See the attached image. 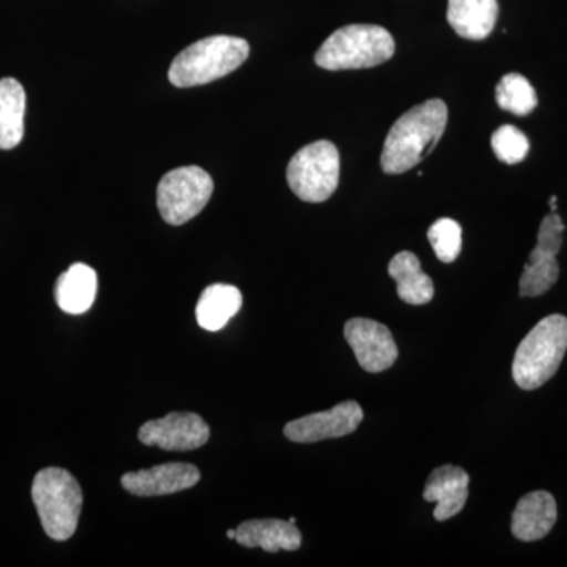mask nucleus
Listing matches in <instances>:
<instances>
[{
    "mask_svg": "<svg viewBox=\"0 0 567 567\" xmlns=\"http://www.w3.org/2000/svg\"><path fill=\"white\" fill-rule=\"evenodd\" d=\"M427 238L435 256L443 264L454 262L462 251V227L454 219L442 218L432 224L427 230Z\"/></svg>",
    "mask_w": 567,
    "mask_h": 567,
    "instance_id": "4be33fe9",
    "label": "nucleus"
},
{
    "mask_svg": "<svg viewBox=\"0 0 567 567\" xmlns=\"http://www.w3.org/2000/svg\"><path fill=\"white\" fill-rule=\"evenodd\" d=\"M557 196H551L550 197V208H551V213H555L557 212Z\"/></svg>",
    "mask_w": 567,
    "mask_h": 567,
    "instance_id": "b1692460",
    "label": "nucleus"
},
{
    "mask_svg": "<svg viewBox=\"0 0 567 567\" xmlns=\"http://www.w3.org/2000/svg\"><path fill=\"white\" fill-rule=\"evenodd\" d=\"M491 144L496 158L509 166L524 162L529 152L528 137L513 125L499 126L492 134Z\"/></svg>",
    "mask_w": 567,
    "mask_h": 567,
    "instance_id": "5701e85b",
    "label": "nucleus"
},
{
    "mask_svg": "<svg viewBox=\"0 0 567 567\" xmlns=\"http://www.w3.org/2000/svg\"><path fill=\"white\" fill-rule=\"evenodd\" d=\"M346 341L365 372L379 374L395 363L398 346L385 324L371 319H350L344 327Z\"/></svg>",
    "mask_w": 567,
    "mask_h": 567,
    "instance_id": "9d476101",
    "label": "nucleus"
},
{
    "mask_svg": "<svg viewBox=\"0 0 567 567\" xmlns=\"http://www.w3.org/2000/svg\"><path fill=\"white\" fill-rule=\"evenodd\" d=\"M235 535H237L235 529H229V532H227V537H229V539H235Z\"/></svg>",
    "mask_w": 567,
    "mask_h": 567,
    "instance_id": "393cba45",
    "label": "nucleus"
},
{
    "mask_svg": "<svg viewBox=\"0 0 567 567\" xmlns=\"http://www.w3.org/2000/svg\"><path fill=\"white\" fill-rule=\"evenodd\" d=\"M32 499L51 539L66 540L76 533L84 496L71 473L55 466L41 470L33 480Z\"/></svg>",
    "mask_w": 567,
    "mask_h": 567,
    "instance_id": "39448f33",
    "label": "nucleus"
},
{
    "mask_svg": "<svg viewBox=\"0 0 567 567\" xmlns=\"http://www.w3.org/2000/svg\"><path fill=\"white\" fill-rule=\"evenodd\" d=\"M495 99L503 111L525 117L537 106L535 87L527 78L518 73H509L502 78L495 89Z\"/></svg>",
    "mask_w": 567,
    "mask_h": 567,
    "instance_id": "412c9836",
    "label": "nucleus"
},
{
    "mask_svg": "<svg viewBox=\"0 0 567 567\" xmlns=\"http://www.w3.org/2000/svg\"><path fill=\"white\" fill-rule=\"evenodd\" d=\"M289 522H292V524H297V518L295 517H290V520Z\"/></svg>",
    "mask_w": 567,
    "mask_h": 567,
    "instance_id": "a878e982",
    "label": "nucleus"
},
{
    "mask_svg": "<svg viewBox=\"0 0 567 567\" xmlns=\"http://www.w3.org/2000/svg\"><path fill=\"white\" fill-rule=\"evenodd\" d=\"M388 274L398 284V295L406 305L431 303L434 298V282L424 274L415 254L402 251L395 254L388 265Z\"/></svg>",
    "mask_w": 567,
    "mask_h": 567,
    "instance_id": "a211bd4d",
    "label": "nucleus"
},
{
    "mask_svg": "<svg viewBox=\"0 0 567 567\" xmlns=\"http://www.w3.org/2000/svg\"><path fill=\"white\" fill-rule=\"evenodd\" d=\"M25 92L14 78L0 80V151L18 147L24 137Z\"/></svg>",
    "mask_w": 567,
    "mask_h": 567,
    "instance_id": "aec40b11",
    "label": "nucleus"
},
{
    "mask_svg": "<svg viewBox=\"0 0 567 567\" xmlns=\"http://www.w3.org/2000/svg\"><path fill=\"white\" fill-rule=\"evenodd\" d=\"M200 472L192 464H164L140 472L125 473L122 486L136 496H162L178 494L196 486Z\"/></svg>",
    "mask_w": 567,
    "mask_h": 567,
    "instance_id": "f8f14e48",
    "label": "nucleus"
},
{
    "mask_svg": "<svg viewBox=\"0 0 567 567\" xmlns=\"http://www.w3.org/2000/svg\"><path fill=\"white\" fill-rule=\"evenodd\" d=\"M213 181L199 166H185L171 171L159 182L156 204L159 215L171 226L192 221L210 200Z\"/></svg>",
    "mask_w": 567,
    "mask_h": 567,
    "instance_id": "0eeeda50",
    "label": "nucleus"
},
{
    "mask_svg": "<svg viewBox=\"0 0 567 567\" xmlns=\"http://www.w3.org/2000/svg\"><path fill=\"white\" fill-rule=\"evenodd\" d=\"M446 123L442 100H429L405 112L388 133L380 158L383 173L398 175L416 167L442 140Z\"/></svg>",
    "mask_w": 567,
    "mask_h": 567,
    "instance_id": "f257e3e1",
    "label": "nucleus"
},
{
    "mask_svg": "<svg viewBox=\"0 0 567 567\" xmlns=\"http://www.w3.org/2000/svg\"><path fill=\"white\" fill-rule=\"evenodd\" d=\"M235 540L248 548L260 547L270 554L279 550L295 551L301 547L300 529L292 522L278 520V518H257L246 520L237 529Z\"/></svg>",
    "mask_w": 567,
    "mask_h": 567,
    "instance_id": "2eb2a0df",
    "label": "nucleus"
},
{
    "mask_svg": "<svg viewBox=\"0 0 567 567\" xmlns=\"http://www.w3.org/2000/svg\"><path fill=\"white\" fill-rule=\"evenodd\" d=\"M567 352V319L554 315L540 320L517 347L513 379L522 390L546 385L557 374Z\"/></svg>",
    "mask_w": 567,
    "mask_h": 567,
    "instance_id": "7ed1b4c3",
    "label": "nucleus"
},
{
    "mask_svg": "<svg viewBox=\"0 0 567 567\" xmlns=\"http://www.w3.org/2000/svg\"><path fill=\"white\" fill-rule=\"evenodd\" d=\"M557 517V502L554 496L546 491L532 492L517 503L511 532L518 540L533 543V540L543 539L551 532Z\"/></svg>",
    "mask_w": 567,
    "mask_h": 567,
    "instance_id": "4468645a",
    "label": "nucleus"
},
{
    "mask_svg": "<svg viewBox=\"0 0 567 567\" xmlns=\"http://www.w3.org/2000/svg\"><path fill=\"white\" fill-rule=\"evenodd\" d=\"M470 476L456 465H443L435 468L424 486L423 498L436 503L435 520L445 522L457 516L468 498Z\"/></svg>",
    "mask_w": 567,
    "mask_h": 567,
    "instance_id": "ddd939ff",
    "label": "nucleus"
},
{
    "mask_svg": "<svg viewBox=\"0 0 567 567\" xmlns=\"http://www.w3.org/2000/svg\"><path fill=\"white\" fill-rule=\"evenodd\" d=\"M341 156L330 141H317L295 153L287 166V183L303 203L320 204L338 188Z\"/></svg>",
    "mask_w": 567,
    "mask_h": 567,
    "instance_id": "423d86ee",
    "label": "nucleus"
},
{
    "mask_svg": "<svg viewBox=\"0 0 567 567\" xmlns=\"http://www.w3.org/2000/svg\"><path fill=\"white\" fill-rule=\"evenodd\" d=\"M210 439V427L196 413L177 412L147 421L140 429L142 445L162 447L164 451H193Z\"/></svg>",
    "mask_w": 567,
    "mask_h": 567,
    "instance_id": "1a4fd4ad",
    "label": "nucleus"
},
{
    "mask_svg": "<svg viewBox=\"0 0 567 567\" xmlns=\"http://www.w3.org/2000/svg\"><path fill=\"white\" fill-rule=\"evenodd\" d=\"M244 305L237 287L229 284H213L200 295L196 306L197 323L207 331H219L229 323Z\"/></svg>",
    "mask_w": 567,
    "mask_h": 567,
    "instance_id": "6ab92c4d",
    "label": "nucleus"
},
{
    "mask_svg": "<svg viewBox=\"0 0 567 567\" xmlns=\"http://www.w3.org/2000/svg\"><path fill=\"white\" fill-rule=\"evenodd\" d=\"M249 55L248 41L238 37L213 35L183 50L171 65L175 87H196L233 73Z\"/></svg>",
    "mask_w": 567,
    "mask_h": 567,
    "instance_id": "f03ea898",
    "label": "nucleus"
},
{
    "mask_svg": "<svg viewBox=\"0 0 567 567\" xmlns=\"http://www.w3.org/2000/svg\"><path fill=\"white\" fill-rule=\"evenodd\" d=\"M363 409L354 401L341 402L327 412L290 421L284 427V435L295 443H317L323 440L341 439L357 431L363 423Z\"/></svg>",
    "mask_w": 567,
    "mask_h": 567,
    "instance_id": "9b49d317",
    "label": "nucleus"
},
{
    "mask_svg": "<svg viewBox=\"0 0 567 567\" xmlns=\"http://www.w3.org/2000/svg\"><path fill=\"white\" fill-rule=\"evenodd\" d=\"M565 230V223L557 213H550L540 223L536 248L529 254L528 262L520 276L522 297H539L558 281L557 256L561 249Z\"/></svg>",
    "mask_w": 567,
    "mask_h": 567,
    "instance_id": "6e6552de",
    "label": "nucleus"
},
{
    "mask_svg": "<svg viewBox=\"0 0 567 567\" xmlns=\"http://www.w3.org/2000/svg\"><path fill=\"white\" fill-rule=\"evenodd\" d=\"M99 290L95 270L85 264L71 265L55 282V301L66 315L80 316L92 308Z\"/></svg>",
    "mask_w": 567,
    "mask_h": 567,
    "instance_id": "f3484780",
    "label": "nucleus"
},
{
    "mask_svg": "<svg viewBox=\"0 0 567 567\" xmlns=\"http://www.w3.org/2000/svg\"><path fill=\"white\" fill-rule=\"evenodd\" d=\"M394 39L386 29L372 24H352L338 29L316 52L323 70L372 69L394 55Z\"/></svg>",
    "mask_w": 567,
    "mask_h": 567,
    "instance_id": "20e7f679",
    "label": "nucleus"
},
{
    "mask_svg": "<svg viewBox=\"0 0 567 567\" xmlns=\"http://www.w3.org/2000/svg\"><path fill=\"white\" fill-rule=\"evenodd\" d=\"M498 13L496 0H447V22L462 39H487L494 31Z\"/></svg>",
    "mask_w": 567,
    "mask_h": 567,
    "instance_id": "dca6fc26",
    "label": "nucleus"
}]
</instances>
